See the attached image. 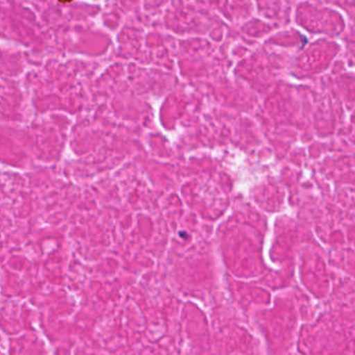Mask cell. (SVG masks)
Returning a JSON list of instances; mask_svg holds the SVG:
<instances>
[]
</instances>
